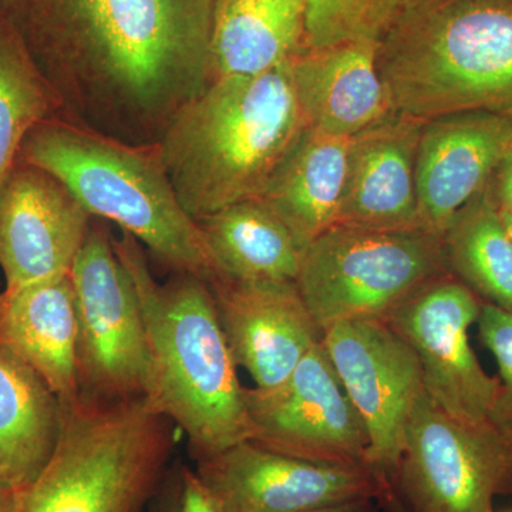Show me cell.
<instances>
[{
	"mask_svg": "<svg viewBox=\"0 0 512 512\" xmlns=\"http://www.w3.org/2000/svg\"><path fill=\"white\" fill-rule=\"evenodd\" d=\"M448 272L483 302L512 313V237L493 197L478 194L443 234Z\"/></svg>",
	"mask_w": 512,
	"mask_h": 512,
	"instance_id": "obj_24",
	"label": "cell"
},
{
	"mask_svg": "<svg viewBox=\"0 0 512 512\" xmlns=\"http://www.w3.org/2000/svg\"><path fill=\"white\" fill-rule=\"evenodd\" d=\"M501 217H503V221L505 224V227H507L508 232H510V235L512 237V214L510 212L501 211Z\"/></svg>",
	"mask_w": 512,
	"mask_h": 512,
	"instance_id": "obj_34",
	"label": "cell"
},
{
	"mask_svg": "<svg viewBox=\"0 0 512 512\" xmlns=\"http://www.w3.org/2000/svg\"><path fill=\"white\" fill-rule=\"evenodd\" d=\"M480 298L451 272L431 278L384 320L419 359L424 392L453 419L488 420L500 379L488 375L470 345Z\"/></svg>",
	"mask_w": 512,
	"mask_h": 512,
	"instance_id": "obj_10",
	"label": "cell"
},
{
	"mask_svg": "<svg viewBox=\"0 0 512 512\" xmlns=\"http://www.w3.org/2000/svg\"><path fill=\"white\" fill-rule=\"evenodd\" d=\"M18 493L19 491L0 483V512H16L18 510Z\"/></svg>",
	"mask_w": 512,
	"mask_h": 512,
	"instance_id": "obj_33",
	"label": "cell"
},
{
	"mask_svg": "<svg viewBox=\"0 0 512 512\" xmlns=\"http://www.w3.org/2000/svg\"><path fill=\"white\" fill-rule=\"evenodd\" d=\"M197 222L218 276L296 284L305 249L261 198L238 202Z\"/></svg>",
	"mask_w": 512,
	"mask_h": 512,
	"instance_id": "obj_22",
	"label": "cell"
},
{
	"mask_svg": "<svg viewBox=\"0 0 512 512\" xmlns=\"http://www.w3.org/2000/svg\"><path fill=\"white\" fill-rule=\"evenodd\" d=\"M407 2V0H393L394 6L402 5V3Z\"/></svg>",
	"mask_w": 512,
	"mask_h": 512,
	"instance_id": "obj_35",
	"label": "cell"
},
{
	"mask_svg": "<svg viewBox=\"0 0 512 512\" xmlns=\"http://www.w3.org/2000/svg\"><path fill=\"white\" fill-rule=\"evenodd\" d=\"M377 504H379L380 510L383 512H410L409 508L406 507L400 500L399 495L394 493L390 484L384 483L382 491L377 495Z\"/></svg>",
	"mask_w": 512,
	"mask_h": 512,
	"instance_id": "obj_32",
	"label": "cell"
},
{
	"mask_svg": "<svg viewBox=\"0 0 512 512\" xmlns=\"http://www.w3.org/2000/svg\"><path fill=\"white\" fill-rule=\"evenodd\" d=\"M448 272L443 238L424 229L372 231L335 225L302 255L296 286L320 329L384 318L434 276Z\"/></svg>",
	"mask_w": 512,
	"mask_h": 512,
	"instance_id": "obj_7",
	"label": "cell"
},
{
	"mask_svg": "<svg viewBox=\"0 0 512 512\" xmlns=\"http://www.w3.org/2000/svg\"><path fill=\"white\" fill-rule=\"evenodd\" d=\"M181 473L173 484L163 483L153 500L150 512H178L180 511Z\"/></svg>",
	"mask_w": 512,
	"mask_h": 512,
	"instance_id": "obj_30",
	"label": "cell"
},
{
	"mask_svg": "<svg viewBox=\"0 0 512 512\" xmlns=\"http://www.w3.org/2000/svg\"><path fill=\"white\" fill-rule=\"evenodd\" d=\"M214 8L215 0H0L60 113L136 147L157 146L214 82Z\"/></svg>",
	"mask_w": 512,
	"mask_h": 512,
	"instance_id": "obj_1",
	"label": "cell"
},
{
	"mask_svg": "<svg viewBox=\"0 0 512 512\" xmlns=\"http://www.w3.org/2000/svg\"><path fill=\"white\" fill-rule=\"evenodd\" d=\"M76 302L80 397L144 399L148 355L136 289L101 225L90 227L69 274Z\"/></svg>",
	"mask_w": 512,
	"mask_h": 512,
	"instance_id": "obj_9",
	"label": "cell"
},
{
	"mask_svg": "<svg viewBox=\"0 0 512 512\" xmlns=\"http://www.w3.org/2000/svg\"><path fill=\"white\" fill-rule=\"evenodd\" d=\"M57 113L55 93L0 13V185L18 163L30 131Z\"/></svg>",
	"mask_w": 512,
	"mask_h": 512,
	"instance_id": "obj_25",
	"label": "cell"
},
{
	"mask_svg": "<svg viewBox=\"0 0 512 512\" xmlns=\"http://www.w3.org/2000/svg\"><path fill=\"white\" fill-rule=\"evenodd\" d=\"M306 127L288 63L256 76L217 77L156 147L178 201L200 221L261 198Z\"/></svg>",
	"mask_w": 512,
	"mask_h": 512,
	"instance_id": "obj_3",
	"label": "cell"
},
{
	"mask_svg": "<svg viewBox=\"0 0 512 512\" xmlns=\"http://www.w3.org/2000/svg\"><path fill=\"white\" fill-rule=\"evenodd\" d=\"M512 153V113L461 111L423 121L417 150L420 227L443 238Z\"/></svg>",
	"mask_w": 512,
	"mask_h": 512,
	"instance_id": "obj_16",
	"label": "cell"
},
{
	"mask_svg": "<svg viewBox=\"0 0 512 512\" xmlns=\"http://www.w3.org/2000/svg\"><path fill=\"white\" fill-rule=\"evenodd\" d=\"M0 353L30 367L60 403L79 399L76 302L69 276L0 293Z\"/></svg>",
	"mask_w": 512,
	"mask_h": 512,
	"instance_id": "obj_19",
	"label": "cell"
},
{
	"mask_svg": "<svg viewBox=\"0 0 512 512\" xmlns=\"http://www.w3.org/2000/svg\"><path fill=\"white\" fill-rule=\"evenodd\" d=\"M49 463L18 493L16 512H144L164 478L177 427L146 399L62 404Z\"/></svg>",
	"mask_w": 512,
	"mask_h": 512,
	"instance_id": "obj_6",
	"label": "cell"
},
{
	"mask_svg": "<svg viewBox=\"0 0 512 512\" xmlns=\"http://www.w3.org/2000/svg\"><path fill=\"white\" fill-rule=\"evenodd\" d=\"M501 211L512 214V153L497 170V194L494 198Z\"/></svg>",
	"mask_w": 512,
	"mask_h": 512,
	"instance_id": "obj_29",
	"label": "cell"
},
{
	"mask_svg": "<svg viewBox=\"0 0 512 512\" xmlns=\"http://www.w3.org/2000/svg\"><path fill=\"white\" fill-rule=\"evenodd\" d=\"M217 512H302L377 498L386 481L367 466L313 463L245 440L197 461Z\"/></svg>",
	"mask_w": 512,
	"mask_h": 512,
	"instance_id": "obj_13",
	"label": "cell"
},
{
	"mask_svg": "<svg viewBox=\"0 0 512 512\" xmlns=\"http://www.w3.org/2000/svg\"><path fill=\"white\" fill-rule=\"evenodd\" d=\"M244 402L252 443L313 463L367 466L365 424L322 342L275 389L244 387Z\"/></svg>",
	"mask_w": 512,
	"mask_h": 512,
	"instance_id": "obj_11",
	"label": "cell"
},
{
	"mask_svg": "<svg viewBox=\"0 0 512 512\" xmlns=\"http://www.w3.org/2000/svg\"><path fill=\"white\" fill-rule=\"evenodd\" d=\"M477 325L481 342L493 353L500 370V387L488 420L512 437V313L483 302Z\"/></svg>",
	"mask_w": 512,
	"mask_h": 512,
	"instance_id": "obj_27",
	"label": "cell"
},
{
	"mask_svg": "<svg viewBox=\"0 0 512 512\" xmlns=\"http://www.w3.org/2000/svg\"><path fill=\"white\" fill-rule=\"evenodd\" d=\"M349 147L350 138L306 127L262 194L303 249L338 224Z\"/></svg>",
	"mask_w": 512,
	"mask_h": 512,
	"instance_id": "obj_20",
	"label": "cell"
},
{
	"mask_svg": "<svg viewBox=\"0 0 512 512\" xmlns=\"http://www.w3.org/2000/svg\"><path fill=\"white\" fill-rule=\"evenodd\" d=\"M309 0H215V79L256 76L291 63L306 47Z\"/></svg>",
	"mask_w": 512,
	"mask_h": 512,
	"instance_id": "obj_21",
	"label": "cell"
},
{
	"mask_svg": "<svg viewBox=\"0 0 512 512\" xmlns=\"http://www.w3.org/2000/svg\"><path fill=\"white\" fill-rule=\"evenodd\" d=\"M302 512H380L376 498H360V500L346 501L328 507L313 508Z\"/></svg>",
	"mask_w": 512,
	"mask_h": 512,
	"instance_id": "obj_31",
	"label": "cell"
},
{
	"mask_svg": "<svg viewBox=\"0 0 512 512\" xmlns=\"http://www.w3.org/2000/svg\"><path fill=\"white\" fill-rule=\"evenodd\" d=\"M208 286L232 359L251 375L255 389L272 390L284 383L322 342L323 330L295 282L217 276Z\"/></svg>",
	"mask_w": 512,
	"mask_h": 512,
	"instance_id": "obj_15",
	"label": "cell"
},
{
	"mask_svg": "<svg viewBox=\"0 0 512 512\" xmlns=\"http://www.w3.org/2000/svg\"><path fill=\"white\" fill-rule=\"evenodd\" d=\"M18 161L53 175L90 217L119 225L178 274L207 284L218 276L198 222L178 201L156 146H128L53 119L30 131Z\"/></svg>",
	"mask_w": 512,
	"mask_h": 512,
	"instance_id": "obj_5",
	"label": "cell"
},
{
	"mask_svg": "<svg viewBox=\"0 0 512 512\" xmlns=\"http://www.w3.org/2000/svg\"><path fill=\"white\" fill-rule=\"evenodd\" d=\"M114 249L136 289L148 355L151 409L187 437L195 461L249 440L244 387L207 282L178 274L160 284L143 247L128 234Z\"/></svg>",
	"mask_w": 512,
	"mask_h": 512,
	"instance_id": "obj_2",
	"label": "cell"
},
{
	"mask_svg": "<svg viewBox=\"0 0 512 512\" xmlns=\"http://www.w3.org/2000/svg\"><path fill=\"white\" fill-rule=\"evenodd\" d=\"M178 512H217L210 495L198 480L197 474L188 468L181 471L180 511Z\"/></svg>",
	"mask_w": 512,
	"mask_h": 512,
	"instance_id": "obj_28",
	"label": "cell"
},
{
	"mask_svg": "<svg viewBox=\"0 0 512 512\" xmlns=\"http://www.w3.org/2000/svg\"><path fill=\"white\" fill-rule=\"evenodd\" d=\"M92 217L53 175L16 163L0 185V269L6 288L69 276Z\"/></svg>",
	"mask_w": 512,
	"mask_h": 512,
	"instance_id": "obj_14",
	"label": "cell"
},
{
	"mask_svg": "<svg viewBox=\"0 0 512 512\" xmlns=\"http://www.w3.org/2000/svg\"><path fill=\"white\" fill-rule=\"evenodd\" d=\"M394 9L393 0H309L306 47L379 40Z\"/></svg>",
	"mask_w": 512,
	"mask_h": 512,
	"instance_id": "obj_26",
	"label": "cell"
},
{
	"mask_svg": "<svg viewBox=\"0 0 512 512\" xmlns=\"http://www.w3.org/2000/svg\"><path fill=\"white\" fill-rule=\"evenodd\" d=\"M376 39L305 47L289 63L306 126L353 138L389 119L394 110L377 67Z\"/></svg>",
	"mask_w": 512,
	"mask_h": 512,
	"instance_id": "obj_18",
	"label": "cell"
},
{
	"mask_svg": "<svg viewBox=\"0 0 512 512\" xmlns=\"http://www.w3.org/2000/svg\"><path fill=\"white\" fill-rule=\"evenodd\" d=\"M63 407L45 380L0 353V483L22 491L49 463L62 430Z\"/></svg>",
	"mask_w": 512,
	"mask_h": 512,
	"instance_id": "obj_23",
	"label": "cell"
},
{
	"mask_svg": "<svg viewBox=\"0 0 512 512\" xmlns=\"http://www.w3.org/2000/svg\"><path fill=\"white\" fill-rule=\"evenodd\" d=\"M322 345L365 424L367 466L384 481L390 480L402 458L414 403L423 390L416 353L382 318L332 323L323 329Z\"/></svg>",
	"mask_w": 512,
	"mask_h": 512,
	"instance_id": "obj_12",
	"label": "cell"
},
{
	"mask_svg": "<svg viewBox=\"0 0 512 512\" xmlns=\"http://www.w3.org/2000/svg\"><path fill=\"white\" fill-rule=\"evenodd\" d=\"M423 121L394 113L350 138L338 224L372 231L421 229L417 150Z\"/></svg>",
	"mask_w": 512,
	"mask_h": 512,
	"instance_id": "obj_17",
	"label": "cell"
},
{
	"mask_svg": "<svg viewBox=\"0 0 512 512\" xmlns=\"http://www.w3.org/2000/svg\"><path fill=\"white\" fill-rule=\"evenodd\" d=\"M394 113H512V0H407L377 43Z\"/></svg>",
	"mask_w": 512,
	"mask_h": 512,
	"instance_id": "obj_4",
	"label": "cell"
},
{
	"mask_svg": "<svg viewBox=\"0 0 512 512\" xmlns=\"http://www.w3.org/2000/svg\"><path fill=\"white\" fill-rule=\"evenodd\" d=\"M387 483L410 512H494V498L512 494V437L453 419L423 389Z\"/></svg>",
	"mask_w": 512,
	"mask_h": 512,
	"instance_id": "obj_8",
	"label": "cell"
}]
</instances>
